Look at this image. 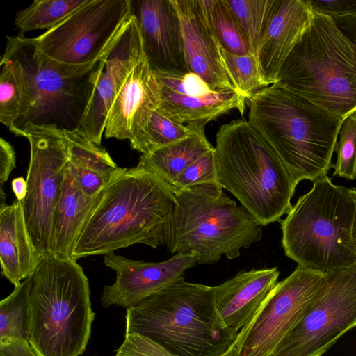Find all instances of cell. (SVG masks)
Instances as JSON below:
<instances>
[{
	"mask_svg": "<svg viewBox=\"0 0 356 356\" xmlns=\"http://www.w3.org/2000/svg\"><path fill=\"white\" fill-rule=\"evenodd\" d=\"M171 188L136 165L106 188L85 224L72 259L107 255L135 244L165 245L175 204Z\"/></svg>",
	"mask_w": 356,
	"mask_h": 356,
	"instance_id": "1",
	"label": "cell"
},
{
	"mask_svg": "<svg viewBox=\"0 0 356 356\" xmlns=\"http://www.w3.org/2000/svg\"><path fill=\"white\" fill-rule=\"evenodd\" d=\"M246 102L249 124L272 146L298 184L327 175L344 119L276 84Z\"/></svg>",
	"mask_w": 356,
	"mask_h": 356,
	"instance_id": "2",
	"label": "cell"
},
{
	"mask_svg": "<svg viewBox=\"0 0 356 356\" xmlns=\"http://www.w3.org/2000/svg\"><path fill=\"white\" fill-rule=\"evenodd\" d=\"M125 334L143 335L175 356H221L236 340L216 307L213 286L184 278L127 309Z\"/></svg>",
	"mask_w": 356,
	"mask_h": 356,
	"instance_id": "3",
	"label": "cell"
},
{
	"mask_svg": "<svg viewBox=\"0 0 356 356\" xmlns=\"http://www.w3.org/2000/svg\"><path fill=\"white\" fill-rule=\"evenodd\" d=\"M1 57L13 64L22 89L19 115L10 129L13 134L21 136L29 127L79 129L98 63H60L42 53L33 38L23 34L7 36Z\"/></svg>",
	"mask_w": 356,
	"mask_h": 356,
	"instance_id": "4",
	"label": "cell"
},
{
	"mask_svg": "<svg viewBox=\"0 0 356 356\" xmlns=\"http://www.w3.org/2000/svg\"><path fill=\"white\" fill-rule=\"evenodd\" d=\"M217 180L263 227L280 222L298 184L272 146L249 124L236 120L216 136Z\"/></svg>",
	"mask_w": 356,
	"mask_h": 356,
	"instance_id": "5",
	"label": "cell"
},
{
	"mask_svg": "<svg viewBox=\"0 0 356 356\" xmlns=\"http://www.w3.org/2000/svg\"><path fill=\"white\" fill-rule=\"evenodd\" d=\"M29 302V342L36 356L83 355L95 314L88 279L76 260L41 257Z\"/></svg>",
	"mask_w": 356,
	"mask_h": 356,
	"instance_id": "6",
	"label": "cell"
},
{
	"mask_svg": "<svg viewBox=\"0 0 356 356\" xmlns=\"http://www.w3.org/2000/svg\"><path fill=\"white\" fill-rule=\"evenodd\" d=\"M175 198L165 242L170 253L192 254L198 264L211 265L222 256L237 258L263 236V226L218 184L191 186Z\"/></svg>",
	"mask_w": 356,
	"mask_h": 356,
	"instance_id": "7",
	"label": "cell"
},
{
	"mask_svg": "<svg viewBox=\"0 0 356 356\" xmlns=\"http://www.w3.org/2000/svg\"><path fill=\"white\" fill-rule=\"evenodd\" d=\"M355 207L350 188L333 184L327 175L313 181L280 221L286 256L325 273L356 263L351 237Z\"/></svg>",
	"mask_w": 356,
	"mask_h": 356,
	"instance_id": "8",
	"label": "cell"
},
{
	"mask_svg": "<svg viewBox=\"0 0 356 356\" xmlns=\"http://www.w3.org/2000/svg\"><path fill=\"white\" fill-rule=\"evenodd\" d=\"M345 119L356 113V64L348 39L330 16L312 22L275 83Z\"/></svg>",
	"mask_w": 356,
	"mask_h": 356,
	"instance_id": "9",
	"label": "cell"
},
{
	"mask_svg": "<svg viewBox=\"0 0 356 356\" xmlns=\"http://www.w3.org/2000/svg\"><path fill=\"white\" fill-rule=\"evenodd\" d=\"M356 327V263L325 272L317 297L270 356H322Z\"/></svg>",
	"mask_w": 356,
	"mask_h": 356,
	"instance_id": "10",
	"label": "cell"
},
{
	"mask_svg": "<svg viewBox=\"0 0 356 356\" xmlns=\"http://www.w3.org/2000/svg\"><path fill=\"white\" fill-rule=\"evenodd\" d=\"M30 145L27 192L22 201L26 225L40 258L50 254L52 221L65 170L67 142L65 131L29 127L22 136Z\"/></svg>",
	"mask_w": 356,
	"mask_h": 356,
	"instance_id": "11",
	"label": "cell"
},
{
	"mask_svg": "<svg viewBox=\"0 0 356 356\" xmlns=\"http://www.w3.org/2000/svg\"><path fill=\"white\" fill-rule=\"evenodd\" d=\"M132 15L131 0H87L54 28L33 38L42 53L60 63L94 64Z\"/></svg>",
	"mask_w": 356,
	"mask_h": 356,
	"instance_id": "12",
	"label": "cell"
},
{
	"mask_svg": "<svg viewBox=\"0 0 356 356\" xmlns=\"http://www.w3.org/2000/svg\"><path fill=\"white\" fill-rule=\"evenodd\" d=\"M325 273L298 266L239 332L235 356H270L317 297Z\"/></svg>",
	"mask_w": 356,
	"mask_h": 356,
	"instance_id": "13",
	"label": "cell"
},
{
	"mask_svg": "<svg viewBox=\"0 0 356 356\" xmlns=\"http://www.w3.org/2000/svg\"><path fill=\"white\" fill-rule=\"evenodd\" d=\"M145 55L134 15L105 51L95 70L93 88L79 131L100 146L108 114L127 75Z\"/></svg>",
	"mask_w": 356,
	"mask_h": 356,
	"instance_id": "14",
	"label": "cell"
},
{
	"mask_svg": "<svg viewBox=\"0 0 356 356\" xmlns=\"http://www.w3.org/2000/svg\"><path fill=\"white\" fill-rule=\"evenodd\" d=\"M104 264L115 273V282L104 286L101 297L104 307L116 305L126 309L184 278V272L197 264L192 254H176L161 262L135 261L111 253Z\"/></svg>",
	"mask_w": 356,
	"mask_h": 356,
	"instance_id": "15",
	"label": "cell"
},
{
	"mask_svg": "<svg viewBox=\"0 0 356 356\" xmlns=\"http://www.w3.org/2000/svg\"><path fill=\"white\" fill-rule=\"evenodd\" d=\"M181 25L187 71L199 75L213 91L236 90L224 65L206 0H170Z\"/></svg>",
	"mask_w": 356,
	"mask_h": 356,
	"instance_id": "16",
	"label": "cell"
},
{
	"mask_svg": "<svg viewBox=\"0 0 356 356\" xmlns=\"http://www.w3.org/2000/svg\"><path fill=\"white\" fill-rule=\"evenodd\" d=\"M161 104V86L145 54L127 75L110 108L106 138L129 140L143 134L153 111Z\"/></svg>",
	"mask_w": 356,
	"mask_h": 356,
	"instance_id": "17",
	"label": "cell"
},
{
	"mask_svg": "<svg viewBox=\"0 0 356 356\" xmlns=\"http://www.w3.org/2000/svg\"><path fill=\"white\" fill-rule=\"evenodd\" d=\"M131 8L151 67L188 72L181 25L170 0H131Z\"/></svg>",
	"mask_w": 356,
	"mask_h": 356,
	"instance_id": "18",
	"label": "cell"
},
{
	"mask_svg": "<svg viewBox=\"0 0 356 356\" xmlns=\"http://www.w3.org/2000/svg\"><path fill=\"white\" fill-rule=\"evenodd\" d=\"M313 17L307 0H277L270 22L256 51L264 77L275 83L279 71Z\"/></svg>",
	"mask_w": 356,
	"mask_h": 356,
	"instance_id": "19",
	"label": "cell"
},
{
	"mask_svg": "<svg viewBox=\"0 0 356 356\" xmlns=\"http://www.w3.org/2000/svg\"><path fill=\"white\" fill-rule=\"evenodd\" d=\"M279 274L277 267L241 270L213 286L216 310L225 326L238 333L275 288Z\"/></svg>",
	"mask_w": 356,
	"mask_h": 356,
	"instance_id": "20",
	"label": "cell"
},
{
	"mask_svg": "<svg viewBox=\"0 0 356 356\" xmlns=\"http://www.w3.org/2000/svg\"><path fill=\"white\" fill-rule=\"evenodd\" d=\"M40 259L26 225L22 201L0 206L2 275L17 287L34 273Z\"/></svg>",
	"mask_w": 356,
	"mask_h": 356,
	"instance_id": "21",
	"label": "cell"
},
{
	"mask_svg": "<svg viewBox=\"0 0 356 356\" xmlns=\"http://www.w3.org/2000/svg\"><path fill=\"white\" fill-rule=\"evenodd\" d=\"M103 193L94 197L85 195L78 188L67 163L53 216L50 254L72 259L73 248Z\"/></svg>",
	"mask_w": 356,
	"mask_h": 356,
	"instance_id": "22",
	"label": "cell"
},
{
	"mask_svg": "<svg viewBox=\"0 0 356 356\" xmlns=\"http://www.w3.org/2000/svg\"><path fill=\"white\" fill-rule=\"evenodd\" d=\"M246 98L236 90L214 91L202 96L182 95L161 87L160 108L180 124L204 123L232 109L243 114Z\"/></svg>",
	"mask_w": 356,
	"mask_h": 356,
	"instance_id": "23",
	"label": "cell"
},
{
	"mask_svg": "<svg viewBox=\"0 0 356 356\" xmlns=\"http://www.w3.org/2000/svg\"><path fill=\"white\" fill-rule=\"evenodd\" d=\"M205 125L198 123L189 136L142 154L136 166L154 174L172 189L188 165L214 147L205 136Z\"/></svg>",
	"mask_w": 356,
	"mask_h": 356,
	"instance_id": "24",
	"label": "cell"
},
{
	"mask_svg": "<svg viewBox=\"0 0 356 356\" xmlns=\"http://www.w3.org/2000/svg\"><path fill=\"white\" fill-rule=\"evenodd\" d=\"M32 275L0 302V356H36L29 342Z\"/></svg>",
	"mask_w": 356,
	"mask_h": 356,
	"instance_id": "25",
	"label": "cell"
},
{
	"mask_svg": "<svg viewBox=\"0 0 356 356\" xmlns=\"http://www.w3.org/2000/svg\"><path fill=\"white\" fill-rule=\"evenodd\" d=\"M87 0H35L17 12L15 25L20 34L54 28Z\"/></svg>",
	"mask_w": 356,
	"mask_h": 356,
	"instance_id": "26",
	"label": "cell"
},
{
	"mask_svg": "<svg viewBox=\"0 0 356 356\" xmlns=\"http://www.w3.org/2000/svg\"><path fill=\"white\" fill-rule=\"evenodd\" d=\"M238 23L252 53L256 51L273 15L277 0H225Z\"/></svg>",
	"mask_w": 356,
	"mask_h": 356,
	"instance_id": "27",
	"label": "cell"
},
{
	"mask_svg": "<svg viewBox=\"0 0 356 356\" xmlns=\"http://www.w3.org/2000/svg\"><path fill=\"white\" fill-rule=\"evenodd\" d=\"M198 123L184 125L168 118L160 106L152 113L143 136L131 148L141 154L184 139L195 131Z\"/></svg>",
	"mask_w": 356,
	"mask_h": 356,
	"instance_id": "28",
	"label": "cell"
},
{
	"mask_svg": "<svg viewBox=\"0 0 356 356\" xmlns=\"http://www.w3.org/2000/svg\"><path fill=\"white\" fill-rule=\"evenodd\" d=\"M206 3L210 22L220 47L234 54L252 53L248 42L225 0H206Z\"/></svg>",
	"mask_w": 356,
	"mask_h": 356,
	"instance_id": "29",
	"label": "cell"
},
{
	"mask_svg": "<svg viewBox=\"0 0 356 356\" xmlns=\"http://www.w3.org/2000/svg\"><path fill=\"white\" fill-rule=\"evenodd\" d=\"M227 72L238 92L246 99L269 84L266 81L257 55L250 53L234 54L220 47Z\"/></svg>",
	"mask_w": 356,
	"mask_h": 356,
	"instance_id": "30",
	"label": "cell"
},
{
	"mask_svg": "<svg viewBox=\"0 0 356 356\" xmlns=\"http://www.w3.org/2000/svg\"><path fill=\"white\" fill-rule=\"evenodd\" d=\"M0 66V122L10 130L19 115L22 89L13 64L1 57Z\"/></svg>",
	"mask_w": 356,
	"mask_h": 356,
	"instance_id": "31",
	"label": "cell"
},
{
	"mask_svg": "<svg viewBox=\"0 0 356 356\" xmlns=\"http://www.w3.org/2000/svg\"><path fill=\"white\" fill-rule=\"evenodd\" d=\"M339 140L334 151L337 158L333 176L337 175L348 180L356 179V113L346 117L339 131Z\"/></svg>",
	"mask_w": 356,
	"mask_h": 356,
	"instance_id": "32",
	"label": "cell"
},
{
	"mask_svg": "<svg viewBox=\"0 0 356 356\" xmlns=\"http://www.w3.org/2000/svg\"><path fill=\"white\" fill-rule=\"evenodd\" d=\"M154 71L160 86L172 92L188 96H202L214 92L199 75L195 73Z\"/></svg>",
	"mask_w": 356,
	"mask_h": 356,
	"instance_id": "33",
	"label": "cell"
},
{
	"mask_svg": "<svg viewBox=\"0 0 356 356\" xmlns=\"http://www.w3.org/2000/svg\"><path fill=\"white\" fill-rule=\"evenodd\" d=\"M218 183L214 147L188 165L177 178L172 190L174 194L202 184Z\"/></svg>",
	"mask_w": 356,
	"mask_h": 356,
	"instance_id": "34",
	"label": "cell"
},
{
	"mask_svg": "<svg viewBox=\"0 0 356 356\" xmlns=\"http://www.w3.org/2000/svg\"><path fill=\"white\" fill-rule=\"evenodd\" d=\"M67 166L80 191L88 197H94L102 193L114 179L97 172L88 170L67 161Z\"/></svg>",
	"mask_w": 356,
	"mask_h": 356,
	"instance_id": "35",
	"label": "cell"
},
{
	"mask_svg": "<svg viewBox=\"0 0 356 356\" xmlns=\"http://www.w3.org/2000/svg\"><path fill=\"white\" fill-rule=\"evenodd\" d=\"M312 10L330 17L356 16V0H307Z\"/></svg>",
	"mask_w": 356,
	"mask_h": 356,
	"instance_id": "36",
	"label": "cell"
},
{
	"mask_svg": "<svg viewBox=\"0 0 356 356\" xmlns=\"http://www.w3.org/2000/svg\"><path fill=\"white\" fill-rule=\"evenodd\" d=\"M16 168V154L13 145L4 138L0 139V184L3 189L12 171Z\"/></svg>",
	"mask_w": 356,
	"mask_h": 356,
	"instance_id": "37",
	"label": "cell"
},
{
	"mask_svg": "<svg viewBox=\"0 0 356 356\" xmlns=\"http://www.w3.org/2000/svg\"><path fill=\"white\" fill-rule=\"evenodd\" d=\"M331 17L338 29L349 41L356 64V16H333Z\"/></svg>",
	"mask_w": 356,
	"mask_h": 356,
	"instance_id": "38",
	"label": "cell"
},
{
	"mask_svg": "<svg viewBox=\"0 0 356 356\" xmlns=\"http://www.w3.org/2000/svg\"><path fill=\"white\" fill-rule=\"evenodd\" d=\"M11 185L16 200L22 201L26 195V180L22 177H17L13 179Z\"/></svg>",
	"mask_w": 356,
	"mask_h": 356,
	"instance_id": "39",
	"label": "cell"
},
{
	"mask_svg": "<svg viewBox=\"0 0 356 356\" xmlns=\"http://www.w3.org/2000/svg\"><path fill=\"white\" fill-rule=\"evenodd\" d=\"M350 192L352 193L356 202V187H353L350 188ZM351 237L354 248V251L356 255V207H355V216L354 220L353 222L352 226V230H351Z\"/></svg>",
	"mask_w": 356,
	"mask_h": 356,
	"instance_id": "40",
	"label": "cell"
},
{
	"mask_svg": "<svg viewBox=\"0 0 356 356\" xmlns=\"http://www.w3.org/2000/svg\"><path fill=\"white\" fill-rule=\"evenodd\" d=\"M236 348V343L235 341L221 356H235Z\"/></svg>",
	"mask_w": 356,
	"mask_h": 356,
	"instance_id": "41",
	"label": "cell"
}]
</instances>
